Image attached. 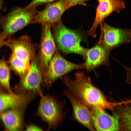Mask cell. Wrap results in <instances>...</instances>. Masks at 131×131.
Segmentation results:
<instances>
[{
    "label": "cell",
    "mask_w": 131,
    "mask_h": 131,
    "mask_svg": "<svg viewBox=\"0 0 131 131\" xmlns=\"http://www.w3.org/2000/svg\"><path fill=\"white\" fill-rule=\"evenodd\" d=\"M83 68V64H76L67 60L61 56L57 49L42 78V85L49 89L59 78L73 70Z\"/></svg>",
    "instance_id": "obj_5"
},
{
    "label": "cell",
    "mask_w": 131,
    "mask_h": 131,
    "mask_svg": "<svg viewBox=\"0 0 131 131\" xmlns=\"http://www.w3.org/2000/svg\"><path fill=\"white\" fill-rule=\"evenodd\" d=\"M90 109L95 130L106 131L120 130L121 128L118 115H110L105 109L99 107H93Z\"/></svg>",
    "instance_id": "obj_12"
},
{
    "label": "cell",
    "mask_w": 131,
    "mask_h": 131,
    "mask_svg": "<svg viewBox=\"0 0 131 131\" xmlns=\"http://www.w3.org/2000/svg\"><path fill=\"white\" fill-rule=\"evenodd\" d=\"M55 0H32L25 7L26 8H37L38 6L52 2Z\"/></svg>",
    "instance_id": "obj_20"
},
{
    "label": "cell",
    "mask_w": 131,
    "mask_h": 131,
    "mask_svg": "<svg viewBox=\"0 0 131 131\" xmlns=\"http://www.w3.org/2000/svg\"><path fill=\"white\" fill-rule=\"evenodd\" d=\"M63 94L68 99L73 107L72 114L70 118L90 131H95L89 109L68 89L64 90Z\"/></svg>",
    "instance_id": "obj_10"
},
{
    "label": "cell",
    "mask_w": 131,
    "mask_h": 131,
    "mask_svg": "<svg viewBox=\"0 0 131 131\" xmlns=\"http://www.w3.org/2000/svg\"><path fill=\"white\" fill-rule=\"evenodd\" d=\"M111 51L105 45L101 39L92 47L88 49L85 61L83 64L84 68L89 72L101 65L108 66Z\"/></svg>",
    "instance_id": "obj_11"
},
{
    "label": "cell",
    "mask_w": 131,
    "mask_h": 131,
    "mask_svg": "<svg viewBox=\"0 0 131 131\" xmlns=\"http://www.w3.org/2000/svg\"><path fill=\"white\" fill-rule=\"evenodd\" d=\"M39 11L37 8H26L16 6L7 14L1 16L0 22L2 31L0 35V43L31 24Z\"/></svg>",
    "instance_id": "obj_2"
},
{
    "label": "cell",
    "mask_w": 131,
    "mask_h": 131,
    "mask_svg": "<svg viewBox=\"0 0 131 131\" xmlns=\"http://www.w3.org/2000/svg\"><path fill=\"white\" fill-rule=\"evenodd\" d=\"M0 48H8L11 53L25 61L31 63L36 56L37 47L27 35L15 38L10 37L0 43Z\"/></svg>",
    "instance_id": "obj_7"
},
{
    "label": "cell",
    "mask_w": 131,
    "mask_h": 131,
    "mask_svg": "<svg viewBox=\"0 0 131 131\" xmlns=\"http://www.w3.org/2000/svg\"><path fill=\"white\" fill-rule=\"evenodd\" d=\"M52 26L53 37L59 50L65 53L77 54L85 59L88 49L81 45L82 38L79 33L68 28L60 22Z\"/></svg>",
    "instance_id": "obj_4"
},
{
    "label": "cell",
    "mask_w": 131,
    "mask_h": 131,
    "mask_svg": "<svg viewBox=\"0 0 131 131\" xmlns=\"http://www.w3.org/2000/svg\"><path fill=\"white\" fill-rule=\"evenodd\" d=\"M75 75L74 79L64 76L62 78V81L68 89L90 109L97 107L111 110L122 104L107 100L101 90L93 85L90 78L86 76L83 72H78Z\"/></svg>",
    "instance_id": "obj_1"
},
{
    "label": "cell",
    "mask_w": 131,
    "mask_h": 131,
    "mask_svg": "<svg viewBox=\"0 0 131 131\" xmlns=\"http://www.w3.org/2000/svg\"><path fill=\"white\" fill-rule=\"evenodd\" d=\"M104 0H98L99 3H100Z\"/></svg>",
    "instance_id": "obj_24"
},
{
    "label": "cell",
    "mask_w": 131,
    "mask_h": 131,
    "mask_svg": "<svg viewBox=\"0 0 131 131\" xmlns=\"http://www.w3.org/2000/svg\"><path fill=\"white\" fill-rule=\"evenodd\" d=\"M36 92L30 91L19 94L5 92L0 90V112L8 109L28 105L35 96Z\"/></svg>",
    "instance_id": "obj_15"
},
{
    "label": "cell",
    "mask_w": 131,
    "mask_h": 131,
    "mask_svg": "<svg viewBox=\"0 0 131 131\" xmlns=\"http://www.w3.org/2000/svg\"><path fill=\"white\" fill-rule=\"evenodd\" d=\"M101 38L105 45L110 50L124 43L130 42L131 30L112 27L104 23Z\"/></svg>",
    "instance_id": "obj_13"
},
{
    "label": "cell",
    "mask_w": 131,
    "mask_h": 131,
    "mask_svg": "<svg viewBox=\"0 0 131 131\" xmlns=\"http://www.w3.org/2000/svg\"><path fill=\"white\" fill-rule=\"evenodd\" d=\"M118 115L120 128L124 130L131 131V107L127 105L122 106Z\"/></svg>",
    "instance_id": "obj_19"
},
{
    "label": "cell",
    "mask_w": 131,
    "mask_h": 131,
    "mask_svg": "<svg viewBox=\"0 0 131 131\" xmlns=\"http://www.w3.org/2000/svg\"><path fill=\"white\" fill-rule=\"evenodd\" d=\"M26 130L27 131H42V129L35 125L31 124L28 125L26 127Z\"/></svg>",
    "instance_id": "obj_23"
},
{
    "label": "cell",
    "mask_w": 131,
    "mask_h": 131,
    "mask_svg": "<svg viewBox=\"0 0 131 131\" xmlns=\"http://www.w3.org/2000/svg\"><path fill=\"white\" fill-rule=\"evenodd\" d=\"M20 78L19 83L15 88L17 93L34 91L39 94L42 92L41 86L42 82V75L36 56L32 61L28 70Z\"/></svg>",
    "instance_id": "obj_8"
},
{
    "label": "cell",
    "mask_w": 131,
    "mask_h": 131,
    "mask_svg": "<svg viewBox=\"0 0 131 131\" xmlns=\"http://www.w3.org/2000/svg\"><path fill=\"white\" fill-rule=\"evenodd\" d=\"M125 7L123 0H104L99 3L96 8L95 21L88 32L89 34L95 37L97 27L105 18L114 11L119 12Z\"/></svg>",
    "instance_id": "obj_14"
},
{
    "label": "cell",
    "mask_w": 131,
    "mask_h": 131,
    "mask_svg": "<svg viewBox=\"0 0 131 131\" xmlns=\"http://www.w3.org/2000/svg\"><path fill=\"white\" fill-rule=\"evenodd\" d=\"M4 55L0 61V83L2 87L9 93L14 92L10 85L11 69L5 59Z\"/></svg>",
    "instance_id": "obj_18"
},
{
    "label": "cell",
    "mask_w": 131,
    "mask_h": 131,
    "mask_svg": "<svg viewBox=\"0 0 131 131\" xmlns=\"http://www.w3.org/2000/svg\"><path fill=\"white\" fill-rule=\"evenodd\" d=\"M120 64L124 68L126 73L127 77L126 82L129 83H131V68Z\"/></svg>",
    "instance_id": "obj_22"
},
{
    "label": "cell",
    "mask_w": 131,
    "mask_h": 131,
    "mask_svg": "<svg viewBox=\"0 0 131 131\" xmlns=\"http://www.w3.org/2000/svg\"><path fill=\"white\" fill-rule=\"evenodd\" d=\"M27 106L12 108L0 112V118L6 130L20 131L24 129V115Z\"/></svg>",
    "instance_id": "obj_16"
},
{
    "label": "cell",
    "mask_w": 131,
    "mask_h": 131,
    "mask_svg": "<svg viewBox=\"0 0 131 131\" xmlns=\"http://www.w3.org/2000/svg\"><path fill=\"white\" fill-rule=\"evenodd\" d=\"M41 25L40 40L36 57L43 77L57 48L51 32V25L47 24Z\"/></svg>",
    "instance_id": "obj_6"
},
{
    "label": "cell",
    "mask_w": 131,
    "mask_h": 131,
    "mask_svg": "<svg viewBox=\"0 0 131 131\" xmlns=\"http://www.w3.org/2000/svg\"><path fill=\"white\" fill-rule=\"evenodd\" d=\"M69 8L67 0L46 4L44 8L36 15L31 24H47L52 26L60 22L63 14Z\"/></svg>",
    "instance_id": "obj_9"
},
{
    "label": "cell",
    "mask_w": 131,
    "mask_h": 131,
    "mask_svg": "<svg viewBox=\"0 0 131 131\" xmlns=\"http://www.w3.org/2000/svg\"><path fill=\"white\" fill-rule=\"evenodd\" d=\"M41 99L36 113L48 125V130H56L63 123L66 112L64 110L66 105L65 100L59 101L50 94H40Z\"/></svg>",
    "instance_id": "obj_3"
},
{
    "label": "cell",
    "mask_w": 131,
    "mask_h": 131,
    "mask_svg": "<svg viewBox=\"0 0 131 131\" xmlns=\"http://www.w3.org/2000/svg\"><path fill=\"white\" fill-rule=\"evenodd\" d=\"M90 0H67L69 8L77 5H86L85 2Z\"/></svg>",
    "instance_id": "obj_21"
},
{
    "label": "cell",
    "mask_w": 131,
    "mask_h": 131,
    "mask_svg": "<svg viewBox=\"0 0 131 131\" xmlns=\"http://www.w3.org/2000/svg\"><path fill=\"white\" fill-rule=\"evenodd\" d=\"M11 69L20 77L28 70L31 63L25 61L11 53L7 62Z\"/></svg>",
    "instance_id": "obj_17"
}]
</instances>
